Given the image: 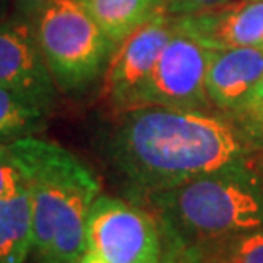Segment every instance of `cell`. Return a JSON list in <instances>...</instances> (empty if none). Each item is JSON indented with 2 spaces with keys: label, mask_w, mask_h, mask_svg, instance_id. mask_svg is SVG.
Instances as JSON below:
<instances>
[{
  "label": "cell",
  "mask_w": 263,
  "mask_h": 263,
  "mask_svg": "<svg viewBox=\"0 0 263 263\" xmlns=\"http://www.w3.org/2000/svg\"><path fill=\"white\" fill-rule=\"evenodd\" d=\"M104 149L141 194H156L209 173L251 166L258 149L245 127L204 110L141 105L114 114Z\"/></svg>",
  "instance_id": "obj_1"
},
{
  "label": "cell",
  "mask_w": 263,
  "mask_h": 263,
  "mask_svg": "<svg viewBox=\"0 0 263 263\" xmlns=\"http://www.w3.org/2000/svg\"><path fill=\"white\" fill-rule=\"evenodd\" d=\"M27 180L32 253L39 263H78L87 251V219L100 182L80 158L34 136L9 143Z\"/></svg>",
  "instance_id": "obj_2"
},
{
  "label": "cell",
  "mask_w": 263,
  "mask_h": 263,
  "mask_svg": "<svg viewBox=\"0 0 263 263\" xmlns=\"http://www.w3.org/2000/svg\"><path fill=\"white\" fill-rule=\"evenodd\" d=\"M160 212L163 239L200 253L263 229V180L253 166L219 170L148 195Z\"/></svg>",
  "instance_id": "obj_3"
},
{
  "label": "cell",
  "mask_w": 263,
  "mask_h": 263,
  "mask_svg": "<svg viewBox=\"0 0 263 263\" xmlns=\"http://www.w3.org/2000/svg\"><path fill=\"white\" fill-rule=\"evenodd\" d=\"M37 43L57 87L82 90L104 73L114 44L83 0H53L34 21Z\"/></svg>",
  "instance_id": "obj_4"
},
{
  "label": "cell",
  "mask_w": 263,
  "mask_h": 263,
  "mask_svg": "<svg viewBox=\"0 0 263 263\" xmlns=\"http://www.w3.org/2000/svg\"><path fill=\"white\" fill-rule=\"evenodd\" d=\"M212 53L214 49L182 27L175 17L172 36L139 93L136 107L156 105L207 112L212 102L205 88V77Z\"/></svg>",
  "instance_id": "obj_5"
},
{
  "label": "cell",
  "mask_w": 263,
  "mask_h": 263,
  "mask_svg": "<svg viewBox=\"0 0 263 263\" xmlns=\"http://www.w3.org/2000/svg\"><path fill=\"white\" fill-rule=\"evenodd\" d=\"M87 250L107 263H161L163 231L143 207L99 195L88 212Z\"/></svg>",
  "instance_id": "obj_6"
},
{
  "label": "cell",
  "mask_w": 263,
  "mask_h": 263,
  "mask_svg": "<svg viewBox=\"0 0 263 263\" xmlns=\"http://www.w3.org/2000/svg\"><path fill=\"white\" fill-rule=\"evenodd\" d=\"M175 27V17L161 10L114 46L104 70L102 100L114 114L136 107L138 97Z\"/></svg>",
  "instance_id": "obj_7"
},
{
  "label": "cell",
  "mask_w": 263,
  "mask_h": 263,
  "mask_svg": "<svg viewBox=\"0 0 263 263\" xmlns=\"http://www.w3.org/2000/svg\"><path fill=\"white\" fill-rule=\"evenodd\" d=\"M0 87L15 92L48 112L57 83L37 43L34 22L15 14L0 21Z\"/></svg>",
  "instance_id": "obj_8"
},
{
  "label": "cell",
  "mask_w": 263,
  "mask_h": 263,
  "mask_svg": "<svg viewBox=\"0 0 263 263\" xmlns=\"http://www.w3.org/2000/svg\"><path fill=\"white\" fill-rule=\"evenodd\" d=\"M177 19L182 27L214 51L263 48V0H231Z\"/></svg>",
  "instance_id": "obj_9"
},
{
  "label": "cell",
  "mask_w": 263,
  "mask_h": 263,
  "mask_svg": "<svg viewBox=\"0 0 263 263\" xmlns=\"http://www.w3.org/2000/svg\"><path fill=\"white\" fill-rule=\"evenodd\" d=\"M263 77V48H233L214 51L205 88L211 102L238 114Z\"/></svg>",
  "instance_id": "obj_10"
},
{
  "label": "cell",
  "mask_w": 263,
  "mask_h": 263,
  "mask_svg": "<svg viewBox=\"0 0 263 263\" xmlns=\"http://www.w3.org/2000/svg\"><path fill=\"white\" fill-rule=\"evenodd\" d=\"M110 43L117 46L138 27L165 10L166 0H83Z\"/></svg>",
  "instance_id": "obj_11"
},
{
  "label": "cell",
  "mask_w": 263,
  "mask_h": 263,
  "mask_svg": "<svg viewBox=\"0 0 263 263\" xmlns=\"http://www.w3.org/2000/svg\"><path fill=\"white\" fill-rule=\"evenodd\" d=\"M32 250L29 190L0 199V263H24Z\"/></svg>",
  "instance_id": "obj_12"
},
{
  "label": "cell",
  "mask_w": 263,
  "mask_h": 263,
  "mask_svg": "<svg viewBox=\"0 0 263 263\" xmlns=\"http://www.w3.org/2000/svg\"><path fill=\"white\" fill-rule=\"evenodd\" d=\"M46 114L5 87H0V143L29 138L44 126Z\"/></svg>",
  "instance_id": "obj_13"
},
{
  "label": "cell",
  "mask_w": 263,
  "mask_h": 263,
  "mask_svg": "<svg viewBox=\"0 0 263 263\" xmlns=\"http://www.w3.org/2000/svg\"><path fill=\"white\" fill-rule=\"evenodd\" d=\"M214 263H263V229L221 245L214 253Z\"/></svg>",
  "instance_id": "obj_14"
},
{
  "label": "cell",
  "mask_w": 263,
  "mask_h": 263,
  "mask_svg": "<svg viewBox=\"0 0 263 263\" xmlns=\"http://www.w3.org/2000/svg\"><path fill=\"white\" fill-rule=\"evenodd\" d=\"M27 190V180L9 143H0V199H9Z\"/></svg>",
  "instance_id": "obj_15"
},
{
  "label": "cell",
  "mask_w": 263,
  "mask_h": 263,
  "mask_svg": "<svg viewBox=\"0 0 263 263\" xmlns=\"http://www.w3.org/2000/svg\"><path fill=\"white\" fill-rule=\"evenodd\" d=\"M231 0H166V12L175 17H182V15H192L204 12V10L214 9L217 5L228 4Z\"/></svg>",
  "instance_id": "obj_16"
},
{
  "label": "cell",
  "mask_w": 263,
  "mask_h": 263,
  "mask_svg": "<svg viewBox=\"0 0 263 263\" xmlns=\"http://www.w3.org/2000/svg\"><path fill=\"white\" fill-rule=\"evenodd\" d=\"M238 114L243 116H253L255 119L263 117V77L258 82V85L255 87V90L250 93V97L246 99V102L243 104V107L239 109Z\"/></svg>",
  "instance_id": "obj_17"
},
{
  "label": "cell",
  "mask_w": 263,
  "mask_h": 263,
  "mask_svg": "<svg viewBox=\"0 0 263 263\" xmlns=\"http://www.w3.org/2000/svg\"><path fill=\"white\" fill-rule=\"evenodd\" d=\"M49 2H53V0H14L17 15L32 22L36 21L39 12H41Z\"/></svg>",
  "instance_id": "obj_18"
},
{
  "label": "cell",
  "mask_w": 263,
  "mask_h": 263,
  "mask_svg": "<svg viewBox=\"0 0 263 263\" xmlns=\"http://www.w3.org/2000/svg\"><path fill=\"white\" fill-rule=\"evenodd\" d=\"M78 263H107L105 260H102L100 258L99 255H95V253H92V251H85V253H83V256L80 260H78Z\"/></svg>",
  "instance_id": "obj_19"
},
{
  "label": "cell",
  "mask_w": 263,
  "mask_h": 263,
  "mask_svg": "<svg viewBox=\"0 0 263 263\" xmlns=\"http://www.w3.org/2000/svg\"><path fill=\"white\" fill-rule=\"evenodd\" d=\"M5 7H7V0H0V21H2L5 15Z\"/></svg>",
  "instance_id": "obj_20"
},
{
  "label": "cell",
  "mask_w": 263,
  "mask_h": 263,
  "mask_svg": "<svg viewBox=\"0 0 263 263\" xmlns=\"http://www.w3.org/2000/svg\"><path fill=\"white\" fill-rule=\"evenodd\" d=\"M161 263H172V261H168V260H165V258H161Z\"/></svg>",
  "instance_id": "obj_21"
},
{
  "label": "cell",
  "mask_w": 263,
  "mask_h": 263,
  "mask_svg": "<svg viewBox=\"0 0 263 263\" xmlns=\"http://www.w3.org/2000/svg\"><path fill=\"white\" fill-rule=\"evenodd\" d=\"M260 121H261V124H263V117H260Z\"/></svg>",
  "instance_id": "obj_22"
}]
</instances>
